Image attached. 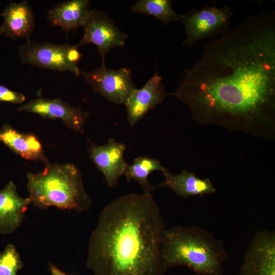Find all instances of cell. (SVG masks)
Returning <instances> with one entry per match:
<instances>
[{
    "label": "cell",
    "instance_id": "cell-1",
    "mask_svg": "<svg viewBox=\"0 0 275 275\" xmlns=\"http://www.w3.org/2000/svg\"><path fill=\"white\" fill-rule=\"evenodd\" d=\"M169 96L201 125L275 138V13L264 8L203 46Z\"/></svg>",
    "mask_w": 275,
    "mask_h": 275
},
{
    "label": "cell",
    "instance_id": "cell-2",
    "mask_svg": "<svg viewBox=\"0 0 275 275\" xmlns=\"http://www.w3.org/2000/svg\"><path fill=\"white\" fill-rule=\"evenodd\" d=\"M163 229L151 194L120 196L100 213L89 238L86 268L95 275H164Z\"/></svg>",
    "mask_w": 275,
    "mask_h": 275
},
{
    "label": "cell",
    "instance_id": "cell-3",
    "mask_svg": "<svg viewBox=\"0 0 275 275\" xmlns=\"http://www.w3.org/2000/svg\"><path fill=\"white\" fill-rule=\"evenodd\" d=\"M160 251L167 269L181 265L198 275H224L228 254L223 242L199 226L164 229Z\"/></svg>",
    "mask_w": 275,
    "mask_h": 275
},
{
    "label": "cell",
    "instance_id": "cell-4",
    "mask_svg": "<svg viewBox=\"0 0 275 275\" xmlns=\"http://www.w3.org/2000/svg\"><path fill=\"white\" fill-rule=\"evenodd\" d=\"M26 186L30 203L38 208L82 212L92 205L80 170L72 163L48 162L43 171L28 173Z\"/></svg>",
    "mask_w": 275,
    "mask_h": 275
},
{
    "label": "cell",
    "instance_id": "cell-5",
    "mask_svg": "<svg viewBox=\"0 0 275 275\" xmlns=\"http://www.w3.org/2000/svg\"><path fill=\"white\" fill-rule=\"evenodd\" d=\"M233 15L229 6L218 8L215 3L210 6L181 14L180 21L186 34L182 45L191 47L199 41L223 35L230 29Z\"/></svg>",
    "mask_w": 275,
    "mask_h": 275
},
{
    "label": "cell",
    "instance_id": "cell-6",
    "mask_svg": "<svg viewBox=\"0 0 275 275\" xmlns=\"http://www.w3.org/2000/svg\"><path fill=\"white\" fill-rule=\"evenodd\" d=\"M81 74L96 93L117 104H125L135 87L131 70L123 67L118 70L107 68L105 64Z\"/></svg>",
    "mask_w": 275,
    "mask_h": 275
},
{
    "label": "cell",
    "instance_id": "cell-7",
    "mask_svg": "<svg viewBox=\"0 0 275 275\" xmlns=\"http://www.w3.org/2000/svg\"><path fill=\"white\" fill-rule=\"evenodd\" d=\"M71 46L67 43H38L28 39L18 47L19 56L23 63L60 71H70L78 76L80 70L77 64L71 62L69 58Z\"/></svg>",
    "mask_w": 275,
    "mask_h": 275
},
{
    "label": "cell",
    "instance_id": "cell-8",
    "mask_svg": "<svg viewBox=\"0 0 275 275\" xmlns=\"http://www.w3.org/2000/svg\"><path fill=\"white\" fill-rule=\"evenodd\" d=\"M83 27V37L77 45L88 43L96 45L102 64H105L106 54L114 47L124 46L128 37L103 12L98 10H91Z\"/></svg>",
    "mask_w": 275,
    "mask_h": 275
},
{
    "label": "cell",
    "instance_id": "cell-9",
    "mask_svg": "<svg viewBox=\"0 0 275 275\" xmlns=\"http://www.w3.org/2000/svg\"><path fill=\"white\" fill-rule=\"evenodd\" d=\"M239 275H275V232H256L246 251Z\"/></svg>",
    "mask_w": 275,
    "mask_h": 275
},
{
    "label": "cell",
    "instance_id": "cell-10",
    "mask_svg": "<svg viewBox=\"0 0 275 275\" xmlns=\"http://www.w3.org/2000/svg\"><path fill=\"white\" fill-rule=\"evenodd\" d=\"M18 110L34 113L42 117L59 119L69 129L83 132L89 113L71 106L59 98H37L20 105Z\"/></svg>",
    "mask_w": 275,
    "mask_h": 275
},
{
    "label": "cell",
    "instance_id": "cell-11",
    "mask_svg": "<svg viewBox=\"0 0 275 275\" xmlns=\"http://www.w3.org/2000/svg\"><path fill=\"white\" fill-rule=\"evenodd\" d=\"M126 149L124 144L114 139H110L102 145L92 144L90 146V157L109 187L117 186L124 174L128 164L124 158Z\"/></svg>",
    "mask_w": 275,
    "mask_h": 275
},
{
    "label": "cell",
    "instance_id": "cell-12",
    "mask_svg": "<svg viewBox=\"0 0 275 275\" xmlns=\"http://www.w3.org/2000/svg\"><path fill=\"white\" fill-rule=\"evenodd\" d=\"M167 96L169 93L165 90L162 78L156 70L142 88L132 92L124 104L129 125L133 126Z\"/></svg>",
    "mask_w": 275,
    "mask_h": 275
},
{
    "label": "cell",
    "instance_id": "cell-13",
    "mask_svg": "<svg viewBox=\"0 0 275 275\" xmlns=\"http://www.w3.org/2000/svg\"><path fill=\"white\" fill-rule=\"evenodd\" d=\"M30 204L29 198L20 196L14 182L10 181L0 190V233L15 231L22 224Z\"/></svg>",
    "mask_w": 275,
    "mask_h": 275
},
{
    "label": "cell",
    "instance_id": "cell-14",
    "mask_svg": "<svg viewBox=\"0 0 275 275\" xmlns=\"http://www.w3.org/2000/svg\"><path fill=\"white\" fill-rule=\"evenodd\" d=\"M0 142L23 158L49 162L41 142L33 134L21 132L6 124L0 129Z\"/></svg>",
    "mask_w": 275,
    "mask_h": 275
},
{
    "label": "cell",
    "instance_id": "cell-15",
    "mask_svg": "<svg viewBox=\"0 0 275 275\" xmlns=\"http://www.w3.org/2000/svg\"><path fill=\"white\" fill-rule=\"evenodd\" d=\"M162 172L165 179L160 186L170 188L180 198L203 196L216 191V188L209 178H200L187 170L174 174L165 168Z\"/></svg>",
    "mask_w": 275,
    "mask_h": 275
},
{
    "label": "cell",
    "instance_id": "cell-16",
    "mask_svg": "<svg viewBox=\"0 0 275 275\" xmlns=\"http://www.w3.org/2000/svg\"><path fill=\"white\" fill-rule=\"evenodd\" d=\"M0 16L3 17L2 26L6 37L16 39L29 38L32 34L35 26L34 16L26 1L11 2Z\"/></svg>",
    "mask_w": 275,
    "mask_h": 275
},
{
    "label": "cell",
    "instance_id": "cell-17",
    "mask_svg": "<svg viewBox=\"0 0 275 275\" xmlns=\"http://www.w3.org/2000/svg\"><path fill=\"white\" fill-rule=\"evenodd\" d=\"M91 10L90 1L71 0L58 4L50 9L47 17L52 25L69 31L84 26Z\"/></svg>",
    "mask_w": 275,
    "mask_h": 275
},
{
    "label": "cell",
    "instance_id": "cell-18",
    "mask_svg": "<svg viewBox=\"0 0 275 275\" xmlns=\"http://www.w3.org/2000/svg\"><path fill=\"white\" fill-rule=\"evenodd\" d=\"M164 169L159 160L142 156L134 159L130 164H127L123 175L128 181L133 180L137 182L142 187L143 193L151 194L155 188L148 180L149 175L153 172H162Z\"/></svg>",
    "mask_w": 275,
    "mask_h": 275
},
{
    "label": "cell",
    "instance_id": "cell-19",
    "mask_svg": "<svg viewBox=\"0 0 275 275\" xmlns=\"http://www.w3.org/2000/svg\"><path fill=\"white\" fill-rule=\"evenodd\" d=\"M170 0H139L131 7L134 12L155 17L164 23L180 20V15L175 12Z\"/></svg>",
    "mask_w": 275,
    "mask_h": 275
},
{
    "label": "cell",
    "instance_id": "cell-20",
    "mask_svg": "<svg viewBox=\"0 0 275 275\" xmlns=\"http://www.w3.org/2000/svg\"><path fill=\"white\" fill-rule=\"evenodd\" d=\"M23 263L15 246L8 244L0 253V275H17Z\"/></svg>",
    "mask_w": 275,
    "mask_h": 275
},
{
    "label": "cell",
    "instance_id": "cell-21",
    "mask_svg": "<svg viewBox=\"0 0 275 275\" xmlns=\"http://www.w3.org/2000/svg\"><path fill=\"white\" fill-rule=\"evenodd\" d=\"M25 100V96L22 93L12 91L0 84V102L20 104Z\"/></svg>",
    "mask_w": 275,
    "mask_h": 275
},
{
    "label": "cell",
    "instance_id": "cell-22",
    "mask_svg": "<svg viewBox=\"0 0 275 275\" xmlns=\"http://www.w3.org/2000/svg\"><path fill=\"white\" fill-rule=\"evenodd\" d=\"M49 270L51 275H69L60 270L52 264H49Z\"/></svg>",
    "mask_w": 275,
    "mask_h": 275
},
{
    "label": "cell",
    "instance_id": "cell-23",
    "mask_svg": "<svg viewBox=\"0 0 275 275\" xmlns=\"http://www.w3.org/2000/svg\"><path fill=\"white\" fill-rule=\"evenodd\" d=\"M4 34V30L2 26H0V36Z\"/></svg>",
    "mask_w": 275,
    "mask_h": 275
}]
</instances>
